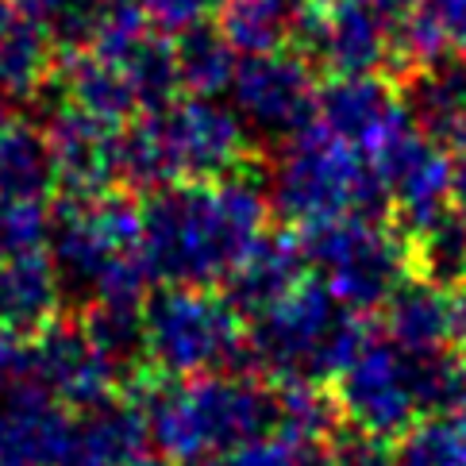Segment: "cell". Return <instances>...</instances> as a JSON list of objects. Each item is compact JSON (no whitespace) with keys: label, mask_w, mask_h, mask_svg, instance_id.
I'll use <instances>...</instances> for the list:
<instances>
[{"label":"cell","mask_w":466,"mask_h":466,"mask_svg":"<svg viewBox=\"0 0 466 466\" xmlns=\"http://www.w3.org/2000/svg\"><path fill=\"white\" fill-rule=\"evenodd\" d=\"M62 89L70 105L101 116V120L120 124V127L143 112L127 70L101 51H70V62L62 66Z\"/></svg>","instance_id":"20"},{"label":"cell","mask_w":466,"mask_h":466,"mask_svg":"<svg viewBox=\"0 0 466 466\" xmlns=\"http://www.w3.org/2000/svg\"><path fill=\"white\" fill-rule=\"evenodd\" d=\"M305 274H309V262H305L301 236L289 228L281 231L266 228L251 243V251L231 266V274L220 281V293L243 316V324H251L262 312H270L278 301H286L305 281Z\"/></svg>","instance_id":"17"},{"label":"cell","mask_w":466,"mask_h":466,"mask_svg":"<svg viewBox=\"0 0 466 466\" xmlns=\"http://www.w3.org/2000/svg\"><path fill=\"white\" fill-rule=\"evenodd\" d=\"M428 278H409L386 305H381V331L405 351H431V347L451 343V301Z\"/></svg>","instance_id":"21"},{"label":"cell","mask_w":466,"mask_h":466,"mask_svg":"<svg viewBox=\"0 0 466 466\" xmlns=\"http://www.w3.org/2000/svg\"><path fill=\"white\" fill-rule=\"evenodd\" d=\"M462 147H466V136H462Z\"/></svg>","instance_id":"42"},{"label":"cell","mask_w":466,"mask_h":466,"mask_svg":"<svg viewBox=\"0 0 466 466\" xmlns=\"http://www.w3.org/2000/svg\"><path fill=\"white\" fill-rule=\"evenodd\" d=\"M55 186V162L43 127L0 116V197L46 201Z\"/></svg>","instance_id":"22"},{"label":"cell","mask_w":466,"mask_h":466,"mask_svg":"<svg viewBox=\"0 0 466 466\" xmlns=\"http://www.w3.org/2000/svg\"><path fill=\"white\" fill-rule=\"evenodd\" d=\"M266 181L247 174V166L216 181H174L143 193V258L155 286H220L266 231Z\"/></svg>","instance_id":"1"},{"label":"cell","mask_w":466,"mask_h":466,"mask_svg":"<svg viewBox=\"0 0 466 466\" xmlns=\"http://www.w3.org/2000/svg\"><path fill=\"white\" fill-rule=\"evenodd\" d=\"M328 462L331 466H393V447L378 431L347 424L328 436Z\"/></svg>","instance_id":"31"},{"label":"cell","mask_w":466,"mask_h":466,"mask_svg":"<svg viewBox=\"0 0 466 466\" xmlns=\"http://www.w3.org/2000/svg\"><path fill=\"white\" fill-rule=\"evenodd\" d=\"M96 5H116V0H96Z\"/></svg>","instance_id":"41"},{"label":"cell","mask_w":466,"mask_h":466,"mask_svg":"<svg viewBox=\"0 0 466 466\" xmlns=\"http://www.w3.org/2000/svg\"><path fill=\"white\" fill-rule=\"evenodd\" d=\"M147 362L158 378H201L243 370L247 328L224 293L201 286H162L143 301Z\"/></svg>","instance_id":"6"},{"label":"cell","mask_w":466,"mask_h":466,"mask_svg":"<svg viewBox=\"0 0 466 466\" xmlns=\"http://www.w3.org/2000/svg\"><path fill=\"white\" fill-rule=\"evenodd\" d=\"M46 243H51V208H46V201L0 197V258L43 251Z\"/></svg>","instance_id":"30"},{"label":"cell","mask_w":466,"mask_h":466,"mask_svg":"<svg viewBox=\"0 0 466 466\" xmlns=\"http://www.w3.org/2000/svg\"><path fill=\"white\" fill-rule=\"evenodd\" d=\"M55 46L46 20L0 0V96H35L55 74Z\"/></svg>","instance_id":"19"},{"label":"cell","mask_w":466,"mask_h":466,"mask_svg":"<svg viewBox=\"0 0 466 466\" xmlns=\"http://www.w3.org/2000/svg\"><path fill=\"white\" fill-rule=\"evenodd\" d=\"M216 27L239 55H270L289 46L293 8L281 0H224Z\"/></svg>","instance_id":"24"},{"label":"cell","mask_w":466,"mask_h":466,"mask_svg":"<svg viewBox=\"0 0 466 466\" xmlns=\"http://www.w3.org/2000/svg\"><path fill=\"white\" fill-rule=\"evenodd\" d=\"M86 324L96 347L120 366L147 359V328H143V301H112V305H86Z\"/></svg>","instance_id":"27"},{"label":"cell","mask_w":466,"mask_h":466,"mask_svg":"<svg viewBox=\"0 0 466 466\" xmlns=\"http://www.w3.org/2000/svg\"><path fill=\"white\" fill-rule=\"evenodd\" d=\"M274 428L293 440L328 443V436L339 428V405L320 386H281Z\"/></svg>","instance_id":"28"},{"label":"cell","mask_w":466,"mask_h":466,"mask_svg":"<svg viewBox=\"0 0 466 466\" xmlns=\"http://www.w3.org/2000/svg\"><path fill=\"white\" fill-rule=\"evenodd\" d=\"M46 147H51L55 162V181L62 193L70 197H93V193H112L124 186L120 177V139L124 127L101 120L86 108L66 101L51 112L43 127Z\"/></svg>","instance_id":"15"},{"label":"cell","mask_w":466,"mask_h":466,"mask_svg":"<svg viewBox=\"0 0 466 466\" xmlns=\"http://www.w3.org/2000/svg\"><path fill=\"white\" fill-rule=\"evenodd\" d=\"M136 405L151 443L174 462L231 455L278 424V390L247 370L147 381Z\"/></svg>","instance_id":"2"},{"label":"cell","mask_w":466,"mask_h":466,"mask_svg":"<svg viewBox=\"0 0 466 466\" xmlns=\"http://www.w3.org/2000/svg\"><path fill=\"white\" fill-rule=\"evenodd\" d=\"M270 212L289 228H316L339 216H390L378 166L336 139L324 124H309L278 143L266 174Z\"/></svg>","instance_id":"5"},{"label":"cell","mask_w":466,"mask_h":466,"mask_svg":"<svg viewBox=\"0 0 466 466\" xmlns=\"http://www.w3.org/2000/svg\"><path fill=\"white\" fill-rule=\"evenodd\" d=\"M224 466H331V462H328V443L293 440L274 428L224 455Z\"/></svg>","instance_id":"29"},{"label":"cell","mask_w":466,"mask_h":466,"mask_svg":"<svg viewBox=\"0 0 466 466\" xmlns=\"http://www.w3.org/2000/svg\"><path fill=\"white\" fill-rule=\"evenodd\" d=\"M362 339V312L343 305L320 278H305L286 301L251 320L247 359L278 386H324L339 378Z\"/></svg>","instance_id":"4"},{"label":"cell","mask_w":466,"mask_h":466,"mask_svg":"<svg viewBox=\"0 0 466 466\" xmlns=\"http://www.w3.org/2000/svg\"><path fill=\"white\" fill-rule=\"evenodd\" d=\"M336 405L347 424H359L378 436H401L420 420V397H416L412 351L397 347L386 331L359 343V351L336 378Z\"/></svg>","instance_id":"9"},{"label":"cell","mask_w":466,"mask_h":466,"mask_svg":"<svg viewBox=\"0 0 466 466\" xmlns=\"http://www.w3.org/2000/svg\"><path fill=\"white\" fill-rule=\"evenodd\" d=\"M316 124H324L331 136L355 147L359 155L378 158L393 139H401L412 127L409 105L401 86L386 74H351L331 77L316 101Z\"/></svg>","instance_id":"13"},{"label":"cell","mask_w":466,"mask_h":466,"mask_svg":"<svg viewBox=\"0 0 466 466\" xmlns=\"http://www.w3.org/2000/svg\"><path fill=\"white\" fill-rule=\"evenodd\" d=\"M177 181H216L247 166L251 131L239 112L220 96H177L166 108H151Z\"/></svg>","instance_id":"11"},{"label":"cell","mask_w":466,"mask_h":466,"mask_svg":"<svg viewBox=\"0 0 466 466\" xmlns=\"http://www.w3.org/2000/svg\"><path fill=\"white\" fill-rule=\"evenodd\" d=\"M24 370H27V351L15 343V336L0 331V393H5Z\"/></svg>","instance_id":"34"},{"label":"cell","mask_w":466,"mask_h":466,"mask_svg":"<svg viewBox=\"0 0 466 466\" xmlns=\"http://www.w3.org/2000/svg\"><path fill=\"white\" fill-rule=\"evenodd\" d=\"M412 270L416 278H428L443 289H455L466 281V216L447 212L436 228L412 239Z\"/></svg>","instance_id":"26"},{"label":"cell","mask_w":466,"mask_h":466,"mask_svg":"<svg viewBox=\"0 0 466 466\" xmlns=\"http://www.w3.org/2000/svg\"><path fill=\"white\" fill-rule=\"evenodd\" d=\"M289 46L331 77L386 74L393 77L397 39L386 12L362 0H309L293 12Z\"/></svg>","instance_id":"8"},{"label":"cell","mask_w":466,"mask_h":466,"mask_svg":"<svg viewBox=\"0 0 466 466\" xmlns=\"http://www.w3.org/2000/svg\"><path fill=\"white\" fill-rule=\"evenodd\" d=\"M51 255L66 289L86 305L147 301L151 266L143 258L139 205L120 189L70 197L51 208Z\"/></svg>","instance_id":"3"},{"label":"cell","mask_w":466,"mask_h":466,"mask_svg":"<svg viewBox=\"0 0 466 466\" xmlns=\"http://www.w3.org/2000/svg\"><path fill=\"white\" fill-rule=\"evenodd\" d=\"M139 5L162 35H181L189 27L212 24L220 15L224 0H139Z\"/></svg>","instance_id":"32"},{"label":"cell","mask_w":466,"mask_h":466,"mask_svg":"<svg viewBox=\"0 0 466 466\" xmlns=\"http://www.w3.org/2000/svg\"><path fill=\"white\" fill-rule=\"evenodd\" d=\"M15 5H24L27 12H35L39 20H46V27H51V20H55V15H58L66 5H70V0H15Z\"/></svg>","instance_id":"37"},{"label":"cell","mask_w":466,"mask_h":466,"mask_svg":"<svg viewBox=\"0 0 466 466\" xmlns=\"http://www.w3.org/2000/svg\"><path fill=\"white\" fill-rule=\"evenodd\" d=\"M309 274L355 312H378L405 286L412 270V239L390 216H339V220L301 228Z\"/></svg>","instance_id":"7"},{"label":"cell","mask_w":466,"mask_h":466,"mask_svg":"<svg viewBox=\"0 0 466 466\" xmlns=\"http://www.w3.org/2000/svg\"><path fill=\"white\" fill-rule=\"evenodd\" d=\"M228 93L231 108L239 112L255 139L286 143L289 136L316 124L320 89H316L312 62L293 46L270 55H243Z\"/></svg>","instance_id":"10"},{"label":"cell","mask_w":466,"mask_h":466,"mask_svg":"<svg viewBox=\"0 0 466 466\" xmlns=\"http://www.w3.org/2000/svg\"><path fill=\"white\" fill-rule=\"evenodd\" d=\"M27 378H35L66 409L86 412L116 393L120 366L96 347L86 324L55 320L27 347Z\"/></svg>","instance_id":"14"},{"label":"cell","mask_w":466,"mask_h":466,"mask_svg":"<svg viewBox=\"0 0 466 466\" xmlns=\"http://www.w3.org/2000/svg\"><path fill=\"white\" fill-rule=\"evenodd\" d=\"M74 420L27 370L0 393V466H62Z\"/></svg>","instance_id":"16"},{"label":"cell","mask_w":466,"mask_h":466,"mask_svg":"<svg viewBox=\"0 0 466 466\" xmlns=\"http://www.w3.org/2000/svg\"><path fill=\"white\" fill-rule=\"evenodd\" d=\"M393 466H466V405L420 416L393 447Z\"/></svg>","instance_id":"25"},{"label":"cell","mask_w":466,"mask_h":466,"mask_svg":"<svg viewBox=\"0 0 466 466\" xmlns=\"http://www.w3.org/2000/svg\"><path fill=\"white\" fill-rule=\"evenodd\" d=\"M66 281L55 255L24 251L0 258V331L15 339H35L58 320Z\"/></svg>","instance_id":"18"},{"label":"cell","mask_w":466,"mask_h":466,"mask_svg":"<svg viewBox=\"0 0 466 466\" xmlns=\"http://www.w3.org/2000/svg\"><path fill=\"white\" fill-rule=\"evenodd\" d=\"M362 5H370L378 12H386V15H401V12H409L416 5V0H362Z\"/></svg>","instance_id":"38"},{"label":"cell","mask_w":466,"mask_h":466,"mask_svg":"<svg viewBox=\"0 0 466 466\" xmlns=\"http://www.w3.org/2000/svg\"><path fill=\"white\" fill-rule=\"evenodd\" d=\"M177 466H224V462H212V459H181Z\"/></svg>","instance_id":"39"},{"label":"cell","mask_w":466,"mask_h":466,"mask_svg":"<svg viewBox=\"0 0 466 466\" xmlns=\"http://www.w3.org/2000/svg\"><path fill=\"white\" fill-rule=\"evenodd\" d=\"M451 205H455V212L466 216V147L459 151L455 170H451Z\"/></svg>","instance_id":"36"},{"label":"cell","mask_w":466,"mask_h":466,"mask_svg":"<svg viewBox=\"0 0 466 466\" xmlns=\"http://www.w3.org/2000/svg\"><path fill=\"white\" fill-rule=\"evenodd\" d=\"M177 51V74L181 89L189 96H220L231 89V77L239 70V51L224 39V31L216 24H201L174 35Z\"/></svg>","instance_id":"23"},{"label":"cell","mask_w":466,"mask_h":466,"mask_svg":"<svg viewBox=\"0 0 466 466\" xmlns=\"http://www.w3.org/2000/svg\"><path fill=\"white\" fill-rule=\"evenodd\" d=\"M281 5H286V8H293V12H297V8H305L309 0H281Z\"/></svg>","instance_id":"40"},{"label":"cell","mask_w":466,"mask_h":466,"mask_svg":"<svg viewBox=\"0 0 466 466\" xmlns=\"http://www.w3.org/2000/svg\"><path fill=\"white\" fill-rule=\"evenodd\" d=\"M420 5L436 15L440 31L447 35V46L455 55H466V0H420Z\"/></svg>","instance_id":"33"},{"label":"cell","mask_w":466,"mask_h":466,"mask_svg":"<svg viewBox=\"0 0 466 466\" xmlns=\"http://www.w3.org/2000/svg\"><path fill=\"white\" fill-rule=\"evenodd\" d=\"M393 224L409 239L424 236L451 212V170L455 158H447V147L428 139L424 131L409 127L401 139H393L386 151L374 158Z\"/></svg>","instance_id":"12"},{"label":"cell","mask_w":466,"mask_h":466,"mask_svg":"<svg viewBox=\"0 0 466 466\" xmlns=\"http://www.w3.org/2000/svg\"><path fill=\"white\" fill-rule=\"evenodd\" d=\"M447 301H451V343L466 351V281L447 293Z\"/></svg>","instance_id":"35"}]
</instances>
